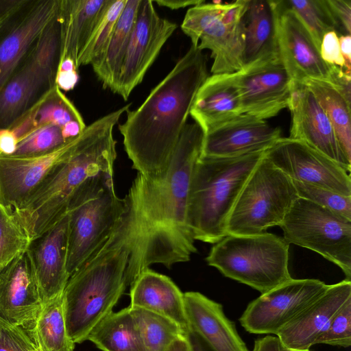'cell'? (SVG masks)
Here are the masks:
<instances>
[{
	"mask_svg": "<svg viewBox=\"0 0 351 351\" xmlns=\"http://www.w3.org/2000/svg\"><path fill=\"white\" fill-rule=\"evenodd\" d=\"M130 308L140 329L145 351H167L176 339L187 336L165 317L145 309Z\"/></svg>",
	"mask_w": 351,
	"mask_h": 351,
	"instance_id": "34",
	"label": "cell"
},
{
	"mask_svg": "<svg viewBox=\"0 0 351 351\" xmlns=\"http://www.w3.org/2000/svg\"><path fill=\"white\" fill-rule=\"evenodd\" d=\"M288 108L292 120L289 138L305 143L350 173L351 162L344 154L325 111L305 84L293 82Z\"/></svg>",
	"mask_w": 351,
	"mask_h": 351,
	"instance_id": "18",
	"label": "cell"
},
{
	"mask_svg": "<svg viewBox=\"0 0 351 351\" xmlns=\"http://www.w3.org/2000/svg\"><path fill=\"white\" fill-rule=\"evenodd\" d=\"M127 0H110L104 15L97 23L77 59V67L97 65L102 60L117 21Z\"/></svg>",
	"mask_w": 351,
	"mask_h": 351,
	"instance_id": "35",
	"label": "cell"
},
{
	"mask_svg": "<svg viewBox=\"0 0 351 351\" xmlns=\"http://www.w3.org/2000/svg\"><path fill=\"white\" fill-rule=\"evenodd\" d=\"M351 300V280L329 285L276 336L286 351H308L335 315Z\"/></svg>",
	"mask_w": 351,
	"mask_h": 351,
	"instance_id": "19",
	"label": "cell"
},
{
	"mask_svg": "<svg viewBox=\"0 0 351 351\" xmlns=\"http://www.w3.org/2000/svg\"><path fill=\"white\" fill-rule=\"evenodd\" d=\"M208 77L206 57L191 45L142 104L127 111L119 125L132 167L147 180L159 182L171 158L197 93Z\"/></svg>",
	"mask_w": 351,
	"mask_h": 351,
	"instance_id": "2",
	"label": "cell"
},
{
	"mask_svg": "<svg viewBox=\"0 0 351 351\" xmlns=\"http://www.w3.org/2000/svg\"><path fill=\"white\" fill-rule=\"evenodd\" d=\"M308 351H316V350H311H311H309Z\"/></svg>",
	"mask_w": 351,
	"mask_h": 351,
	"instance_id": "53",
	"label": "cell"
},
{
	"mask_svg": "<svg viewBox=\"0 0 351 351\" xmlns=\"http://www.w3.org/2000/svg\"><path fill=\"white\" fill-rule=\"evenodd\" d=\"M242 112L237 73L213 74L198 90L190 115L205 133Z\"/></svg>",
	"mask_w": 351,
	"mask_h": 351,
	"instance_id": "24",
	"label": "cell"
},
{
	"mask_svg": "<svg viewBox=\"0 0 351 351\" xmlns=\"http://www.w3.org/2000/svg\"><path fill=\"white\" fill-rule=\"evenodd\" d=\"M69 141L64 138L61 128L47 125L33 130L19 139L15 151L9 156L21 158L44 154Z\"/></svg>",
	"mask_w": 351,
	"mask_h": 351,
	"instance_id": "38",
	"label": "cell"
},
{
	"mask_svg": "<svg viewBox=\"0 0 351 351\" xmlns=\"http://www.w3.org/2000/svg\"><path fill=\"white\" fill-rule=\"evenodd\" d=\"M110 1L61 0L59 10L60 60L71 58L77 67L78 57L106 12Z\"/></svg>",
	"mask_w": 351,
	"mask_h": 351,
	"instance_id": "26",
	"label": "cell"
},
{
	"mask_svg": "<svg viewBox=\"0 0 351 351\" xmlns=\"http://www.w3.org/2000/svg\"><path fill=\"white\" fill-rule=\"evenodd\" d=\"M109 239L70 276L63 291L67 332L75 343L88 340L124 293L127 271L136 235L130 204Z\"/></svg>",
	"mask_w": 351,
	"mask_h": 351,
	"instance_id": "4",
	"label": "cell"
},
{
	"mask_svg": "<svg viewBox=\"0 0 351 351\" xmlns=\"http://www.w3.org/2000/svg\"><path fill=\"white\" fill-rule=\"evenodd\" d=\"M265 156L291 180L351 196V179L338 163L305 143L281 137Z\"/></svg>",
	"mask_w": 351,
	"mask_h": 351,
	"instance_id": "14",
	"label": "cell"
},
{
	"mask_svg": "<svg viewBox=\"0 0 351 351\" xmlns=\"http://www.w3.org/2000/svg\"><path fill=\"white\" fill-rule=\"evenodd\" d=\"M17 143L18 140L10 128L0 129V156H11Z\"/></svg>",
	"mask_w": 351,
	"mask_h": 351,
	"instance_id": "46",
	"label": "cell"
},
{
	"mask_svg": "<svg viewBox=\"0 0 351 351\" xmlns=\"http://www.w3.org/2000/svg\"><path fill=\"white\" fill-rule=\"evenodd\" d=\"M252 351H286L277 336L267 335L254 341Z\"/></svg>",
	"mask_w": 351,
	"mask_h": 351,
	"instance_id": "47",
	"label": "cell"
},
{
	"mask_svg": "<svg viewBox=\"0 0 351 351\" xmlns=\"http://www.w3.org/2000/svg\"><path fill=\"white\" fill-rule=\"evenodd\" d=\"M204 138L197 123H186L164 179L152 182L138 173L125 195L137 227L126 274L128 285L152 264L169 268L189 261L197 252L187 210L191 177L202 155Z\"/></svg>",
	"mask_w": 351,
	"mask_h": 351,
	"instance_id": "1",
	"label": "cell"
},
{
	"mask_svg": "<svg viewBox=\"0 0 351 351\" xmlns=\"http://www.w3.org/2000/svg\"><path fill=\"white\" fill-rule=\"evenodd\" d=\"M184 298L190 330L213 351H249L221 304L196 291L184 293Z\"/></svg>",
	"mask_w": 351,
	"mask_h": 351,
	"instance_id": "22",
	"label": "cell"
},
{
	"mask_svg": "<svg viewBox=\"0 0 351 351\" xmlns=\"http://www.w3.org/2000/svg\"><path fill=\"white\" fill-rule=\"evenodd\" d=\"M34 341L41 351H73L63 309V293L44 303L34 329Z\"/></svg>",
	"mask_w": 351,
	"mask_h": 351,
	"instance_id": "31",
	"label": "cell"
},
{
	"mask_svg": "<svg viewBox=\"0 0 351 351\" xmlns=\"http://www.w3.org/2000/svg\"><path fill=\"white\" fill-rule=\"evenodd\" d=\"M281 133L280 128L265 120L241 114L204 133L201 156L229 158L266 151Z\"/></svg>",
	"mask_w": 351,
	"mask_h": 351,
	"instance_id": "20",
	"label": "cell"
},
{
	"mask_svg": "<svg viewBox=\"0 0 351 351\" xmlns=\"http://www.w3.org/2000/svg\"><path fill=\"white\" fill-rule=\"evenodd\" d=\"M293 182L299 197L309 200L351 220V196H345L297 181Z\"/></svg>",
	"mask_w": 351,
	"mask_h": 351,
	"instance_id": "39",
	"label": "cell"
},
{
	"mask_svg": "<svg viewBox=\"0 0 351 351\" xmlns=\"http://www.w3.org/2000/svg\"><path fill=\"white\" fill-rule=\"evenodd\" d=\"M289 248L283 237L271 233L228 234L215 243L206 261L224 276L263 293L292 278Z\"/></svg>",
	"mask_w": 351,
	"mask_h": 351,
	"instance_id": "6",
	"label": "cell"
},
{
	"mask_svg": "<svg viewBox=\"0 0 351 351\" xmlns=\"http://www.w3.org/2000/svg\"><path fill=\"white\" fill-rule=\"evenodd\" d=\"M69 215L31 241L27 252L33 265L43 304L63 293L67 271Z\"/></svg>",
	"mask_w": 351,
	"mask_h": 351,
	"instance_id": "21",
	"label": "cell"
},
{
	"mask_svg": "<svg viewBox=\"0 0 351 351\" xmlns=\"http://www.w3.org/2000/svg\"><path fill=\"white\" fill-rule=\"evenodd\" d=\"M140 3L141 0L126 1L102 60L93 67L103 87L112 92L122 67Z\"/></svg>",
	"mask_w": 351,
	"mask_h": 351,
	"instance_id": "28",
	"label": "cell"
},
{
	"mask_svg": "<svg viewBox=\"0 0 351 351\" xmlns=\"http://www.w3.org/2000/svg\"><path fill=\"white\" fill-rule=\"evenodd\" d=\"M35 351H41V350H40L39 349V348L38 347V348H36V349L35 350Z\"/></svg>",
	"mask_w": 351,
	"mask_h": 351,
	"instance_id": "52",
	"label": "cell"
},
{
	"mask_svg": "<svg viewBox=\"0 0 351 351\" xmlns=\"http://www.w3.org/2000/svg\"><path fill=\"white\" fill-rule=\"evenodd\" d=\"M29 243L13 210L0 201V269L26 252Z\"/></svg>",
	"mask_w": 351,
	"mask_h": 351,
	"instance_id": "37",
	"label": "cell"
},
{
	"mask_svg": "<svg viewBox=\"0 0 351 351\" xmlns=\"http://www.w3.org/2000/svg\"><path fill=\"white\" fill-rule=\"evenodd\" d=\"M38 346L21 328L0 318V351H35Z\"/></svg>",
	"mask_w": 351,
	"mask_h": 351,
	"instance_id": "41",
	"label": "cell"
},
{
	"mask_svg": "<svg viewBox=\"0 0 351 351\" xmlns=\"http://www.w3.org/2000/svg\"><path fill=\"white\" fill-rule=\"evenodd\" d=\"M61 56V30L59 12L37 38L25 58L51 88Z\"/></svg>",
	"mask_w": 351,
	"mask_h": 351,
	"instance_id": "33",
	"label": "cell"
},
{
	"mask_svg": "<svg viewBox=\"0 0 351 351\" xmlns=\"http://www.w3.org/2000/svg\"><path fill=\"white\" fill-rule=\"evenodd\" d=\"M176 28L175 23L158 15L153 0H141L114 93L128 100Z\"/></svg>",
	"mask_w": 351,
	"mask_h": 351,
	"instance_id": "13",
	"label": "cell"
},
{
	"mask_svg": "<svg viewBox=\"0 0 351 351\" xmlns=\"http://www.w3.org/2000/svg\"><path fill=\"white\" fill-rule=\"evenodd\" d=\"M303 24L319 50L323 36L334 31L339 36L327 0H283Z\"/></svg>",
	"mask_w": 351,
	"mask_h": 351,
	"instance_id": "36",
	"label": "cell"
},
{
	"mask_svg": "<svg viewBox=\"0 0 351 351\" xmlns=\"http://www.w3.org/2000/svg\"><path fill=\"white\" fill-rule=\"evenodd\" d=\"M129 104L86 126L71 155L60 163L14 214L30 241L67 214L74 195L89 180L113 174L117 157L114 127Z\"/></svg>",
	"mask_w": 351,
	"mask_h": 351,
	"instance_id": "3",
	"label": "cell"
},
{
	"mask_svg": "<svg viewBox=\"0 0 351 351\" xmlns=\"http://www.w3.org/2000/svg\"><path fill=\"white\" fill-rule=\"evenodd\" d=\"M49 88L24 57L0 88V129L10 128Z\"/></svg>",
	"mask_w": 351,
	"mask_h": 351,
	"instance_id": "27",
	"label": "cell"
},
{
	"mask_svg": "<svg viewBox=\"0 0 351 351\" xmlns=\"http://www.w3.org/2000/svg\"><path fill=\"white\" fill-rule=\"evenodd\" d=\"M328 82L333 88L345 99L346 102L351 104V76L345 71L336 66H331Z\"/></svg>",
	"mask_w": 351,
	"mask_h": 351,
	"instance_id": "45",
	"label": "cell"
},
{
	"mask_svg": "<svg viewBox=\"0 0 351 351\" xmlns=\"http://www.w3.org/2000/svg\"><path fill=\"white\" fill-rule=\"evenodd\" d=\"M126 208L114 191L113 174L87 181L72 199L69 215L67 271L71 276L111 236Z\"/></svg>",
	"mask_w": 351,
	"mask_h": 351,
	"instance_id": "7",
	"label": "cell"
},
{
	"mask_svg": "<svg viewBox=\"0 0 351 351\" xmlns=\"http://www.w3.org/2000/svg\"><path fill=\"white\" fill-rule=\"evenodd\" d=\"M192 351H213L202 338L193 330L187 335Z\"/></svg>",
	"mask_w": 351,
	"mask_h": 351,
	"instance_id": "50",
	"label": "cell"
},
{
	"mask_svg": "<svg viewBox=\"0 0 351 351\" xmlns=\"http://www.w3.org/2000/svg\"><path fill=\"white\" fill-rule=\"evenodd\" d=\"M249 0L213 1L191 7L181 24L182 32L199 49L211 51L213 74L242 69L244 16Z\"/></svg>",
	"mask_w": 351,
	"mask_h": 351,
	"instance_id": "9",
	"label": "cell"
},
{
	"mask_svg": "<svg viewBox=\"0 0 351 351\" xmlns=\"http://www.w3.org/2000/svg\"><path fill=\"white\" fill-rule=\"evenodd\" d=\"M274 1L279 58L292 81H328L330 65L322 59L308 30L283 0Z\"/></svg>",
	"mask_w": 351,
	"mask_h": 351,
	"instance_id": "15",
	"label": "cell"
},
{
	"mask_svg": "<svg viewBox=\"0 0 351 351\" xmlns=\"http://www.w3.org/2000/svg\"><path fill=\"white\" fill-rule=\"evenodd\" d=\"M60 2L0 0V88L58 14Z\"/></svg>",
	"mask_w": 351,
	"mask_h": 351,
	"instance_id": "11",
	"label": "cell"
},
{
	"mask_svg": "<svg viewBox=\"0 0 351 351\" xmlns=\"http://www.w3.org/2000/svg\"><path fill=\"white\" fill-rule=\"evenodd\" d=\"M167 351H192L187 336L176 339Z\"/></svg>",
	"mask_w": 351,
	"mask_h": 351,
	"instance_id": "51",
	"label": "cell"
},
{
	"mask_svg": "<svg viewBox=\"0 0 351 351\" xmlns=\"http://www.w3.org/2000/svg\"><path fill=\"white\" fill-rule=\"evenodd\" d=\"M327 3L337 27L339 36L350 35L351 1L327 0Z\"/></svg>",
	"mask_w": 351,
	"mask_h": 351,
	"instance_id": "43",
	"label": "cell"
},
{
	"mask_svg": "<svg viewBox=\"0 0 351 351\" xmlns=\"http://www.w3.org/2000/svg\"><path fill=\"white\" fill-rule=\"evenodd\" d=\"M302 83L314 94L325 111L344 154L351 162L350 105L327 81L306 80Z\"/></svg>",
	"mask_w": 351,
	"mask_h": 351,
	"instance_id": "30",
	"label": "cell"
},
{
	"mask_svg": "<svg viewBox=\"0 0 351 351\" xmlns=\"http://www.w3.org/2000/svg\"><path fill=\"white\" fill-rule=\"evenodd\" d=\"M280 227L283 239L318 253L339 267L351 279V220L298 197Z\"/></svg>",
	"mask_w": 351,
	"mask_h": 351,
	"instance_id": "10",
	"label": "cell"
},
{
	"mask_svg": "<svg viewBox=\"0 0 351 351\" xmlns=\"http://www.w3.org/2000/svg\"><path fill=\"white\" fill-rule=\"evenodd\" d=\"M236 73L243 114L265 120L288 108L293 81L280 58Z\"/></svg>",
	"mask_w": 351,
	"mask_h": 351,
	"instance_id": "17",
	"label": "cell"
},
{
	"mask_svg": "<svg viewBox=\"0 0 351 351\" xmlns=\"http://www.w3.org/2000/svg\"><path fill=\"white\" fill-rule=\"evenodd\" d=\"M279 58L274 1L249 0L244 16L241 70Z\"/></svg>",
	"mask_w": 351,
	"mask_h": 351,
	"instance_id": "25",
	"label": "cell"
},
{
	"mask_svg": "<svg viewBox=\"0 0 351 351\" xmlns=\"http://www.w3.org/2000/svg\"><path fill=\"white\" fill-rule=\"evenodd\" d=\"M78 68L71 58L60 60L55 80L56 86L60 90L69 91L74 88L78 81Z\"/></svg>",
	"mask_w": 351,
	"mask_h": 351,
	"instance_id": "44",
	"label": "cell"
},
{
	"mask_svg": "<svg viewBox=\"0 0 351 351\" xmlns=\"http://www.w3.org/2000/svg\"><path fill=\"white\" fill-rule=\"evenodd\" d=\"M25 115L30 122L32 131L47 125L63 130L73 122H84L73 104L56 86L44 93Z\"/></svg>",
	"mask_w": 351,
	"mask_h": 351,
	"instance_id": "32",
	"label": "cell"
},
{
	"mask_svg": "<svg viewBox=\"0 0 351 351\" xmlns=\"http://www.w3.org/2000/svg\"><path fill=\"white\" fill-rule=\"evenodd\" d=\"M298 197L293 181L264 155L234 206L227 234H260L271 227L280 226Z\"/></svg>",
	"mask_w": 351,
	"mask_h": 351,
	"instance_id": "8",
	"label": "cell"
},
{
	"mask_svg": "<svg viewBox=\"0 0 351 351\" xmlns=\"http://www.w3.org/2000/svg\"><path fill=\"white\" fill-rule=\"evenodd\" d=\"M328 287L317 279L291 278L252 300L240 324L250 333L276 335Z\"/></svg>",
	"mask_w": 351,
	"mask_h": 351,
	"instance_id": "12",
	"label": "cell"
},
{
	"mask_svg": "<svg viewBox=\"0 0 351 351\" xmlns=\"http://www.w3.org/2000/svg\"><path fill=\"white\" fill-rule=\"evenodd\" d=\"M43 304L26 251L0 269V318L21 328L34 341L36 319Z\"/></svg>",
	"mask_w": 351,
	"mask_h": 351,
	"instance_id": "16",
	"label": "cell"
},
{
	"mask_svg": "<svg viewBox=\"0 0 351 351\" xmlns=\"http://www.w3.org/2000/svg\"><path fill=\"white\" fill-rule=\"evenodd\" d=\"M88 340L102 351H145L130 306L110 313L91 332Z\"/></svg>",
	"mask_w": 351,
	"mask_h": 351,
	"instance_id": "29",
	"label": "cell"
},
{
	"mask_svg": "<svg viewBox=\"0 0 351 351\" xmlns=\"http://www.w3.org/2000/svg\"><path fill=\"white\" fill-rule=\"evenodd\" d=\"M348 348L351 346V300L335 315L317 344Z\"/></svg>",
	"mask_w": 351,
	"mask_h": 351,
	"instance_id": "40",
	"label": "cell"
},
{
	"mask_svg": "<svg viewBox=\"0 0 351 351\" xmlns=\"http://www.w3.org/2000/svg\"><path fill=\"white\" fill-rule=\"evenodd\" d=\"M130 307L145 309L175 322L187 335L184 293L167 276L149 268L140 273L130 285Z\"/></svg>",
	"mask_w": 351,
	"mask_h": 351,
	"instance_id": "23",
	"label": "cell"
},
{
	"mask_svg": "<svg viewBox=\"0 0 351 351\" xmlns=\"http://www.w3.org/2000/svg\"><path fill=\"white\" fill-rule=\"evenodd\" d=\"M154 3H156L159 6L166 7L171 10H177L186 7H193L202 3L204 0H157L153 1Z\"/></svg>",
	"mask_w": 351,
	"mask_h": 351,
	"instance_id": "49",
	"label": "cell"
},
{
	"mask_svg": "<svg viewBox=\"0 0 351 351\" xmlns=\"http://www.w3.org/2000/svg\"><path fill=\"white\" fill-rule=\"evenodd\" d=\"M340 50L344 60V71L351 76V36L343 35L339 36Z\"/></svg>",
	"mask_w": 351,
	"mask_h": 351,
	"instance_id": "48",
	"label": "cell"
},
{
	"mask_svg": "<svg viewBox=\"0 0 351 351\" xmlns=\"http://www.w3.org/2000/svg\"><path fill=\"white\" fill-rule=\"evenodd\" d=\"M319 53L326 64L344 70V60L340 50L339 36L335 32H328L323 36Z\"/></svg>",
	"mask_w": 351,
	"mask_h": 351,
	"instance_id": "42",
	"label": "cell"
},
{
	"mask_svg": "<svg viewBox=\"0 0 351 351\" xmlns=\"http://www.w3.org/2000/svg\"><path fill=\"white\" fill-rule=\"evenodd\" d=\"M265 151L229 158L201 156L193 171L187 223L195 241L215 244L226 237L230 213Z\"/></svg>",
	"mask_w": 351,
	"mask_h": 351,
	"instance_id": "5",
	"label": "cell"
}]
</instances>
